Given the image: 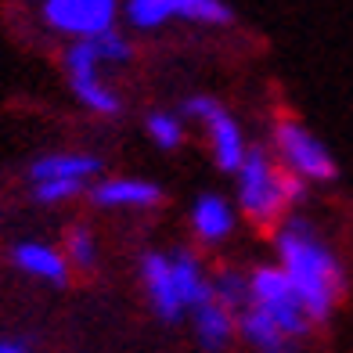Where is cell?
<instances>
[{"mask_svg":"<svg viewBox=\"0 0 353 353\" xmlns=\"http://www.w3.org/2000/svg\"><path fill=\"white\" fill-rule=\"evenodd\" d=\"M267 238H270V260L278 263L288 285L299 292L314 325L325 328L339 314V307L346 303V292H350V270H346L339 245L303 210L285 216Z\"/></svg>","mask_w":353,"mask_h":353,"instance_id":"6da1fadb","label":"cell"},{"mask_svg":"<svg viewBox=\"0 0 353 353\" xmlns=\"http://www.w3.org/2000/svg\"><path fill=\"white\" fill-rule=\"evenodd\" d=\"M314 317L278 263L256 260L245 267L242 303H238V346L249 353H303L314 339Z\"/></svg>","mask_w":353,"mask_h":353,"instance_id":"7a4b0ae2","label":"cell"},{"mask_svg":"<svg viewBox=\"0 0 353 353\" xmlns=\"http://www.w3.org/2000/svg\"><path fill=\"white\" fill-rule=\"evenodd\" d=\"M134 37L130 29H108V33L69 40L61 47V79L72 94V101L94 119L116 123L126 116V98L116 76L134 65Z\"/></svg>","mask_w":353,"mask_h":353,"instance_id":"3957f363","label":"cell"},{"mask_svg":"<svg viewBox=\"0 0 353 353\" xmlns=\"http://www.w3.org/2000/svg\"><path fill=\"white\" fill-rule=\"evenodd\" d=\"M137 285L155 321L184 325L210 292L213 267L195 245H152L137 256Z\"/></svg>","mask_w":353,"mask_h":353,"instance_id":"277c9868","label":"cell"},{"mask_svg":"<svg viewBox=\"0 0 353 353\" xmlns=\"http://www.w3.org/2000/svg\"><path fill=\"white\" fill-rule=\"evenodd\" d=\"M231 199L242 223L260 234H270L285 216H292L303 205L307 188L285 173V166L270 155L267 144H252L231 173Z\"/></svg>","mask_w":353,"mask_h":353,"instance_id":"5b68a950","label":"cell"},{"mask_svg":"<svg viewBox=\"0 0 353 353\" xmlns=\"http://www.w3.org/2000/svg\"><path fill=\"white\" fill-rule=\"evenodd\" d=\"M101 173L105 159L94 148H51L26 166V195L43 210L72 205L79 199L87 202V191Z\"/></svg>","mask_w":353,"mask_h":353,"instance_id":"8992f818","label":"cell"},{"mask_svg":"<svg viewBox=\"0 0 353 353\" xmlns=\"http://www.w3.org/2000/svg\"><path fill=\"white\" fill-rule=\"evenodd\" d=\"M184 112V119L191 126V137L202 141L210 163L220 170V173H234V166L245 159V152L252 148V137L245 130V123L234 116L231 105H223L216 94H205V90H195L176 105Z\"/></svg>","mask_w":353,"mask_h":353,"instance_id":"52a82bcc","label":"cell"},{"mask_svg":"<svg viewBox=\"0 0 353 353\" xmlns=\"http://www.w3.org/2000/svg\"><path fill=\"white\" fill-rule=\"evenodd\" d=\"M267 148L285 166V173L296 176L307 191L328 188L339 176V163H335V152L328 148V141L299 116H278L270 123Z\"/></svg>","mask_w":353,"mask_h":353,"instance_id":"ba28073f","label":"cell"},{"mask_svg":"<svg viewBox=\"0 0 353 353\" xmlns=\"http://www.w3.org/2000/svg\"><path fill=\"white\" fill-rule=\"evenodd\" d=\"M245 267H213L205 299L188 314L191 343L202 353H231L238 346V303H242Z\"/></svg>","mask_w":353,"mask_h":353,"instance_id":"9c48e42d","label":"cell"},{"mask_svg":"<svg viewBox=\"0 0 353 353\" xmlns=\"http://www.w3.org/2000/svg\"><path fill=\"white\" fill-rule=\"evenodd\" d=\"M231 22V0H123V29L130 33H163L170 26L228 29Z\"/></svg>","mask_w":353,"mask_h":353,"instance_id":"30bf717a","label":"cell"},{"mask_svg":"<svg viewBox=\"0 0 353 353\" xmlns=\"http://www.w3.org/2000/svg\"><path fill=\"white\" fill-rule=\"evenodd\" d=\"M87 205L108 216H152L166 205V188L144 173H101L87 191Z\"/></svg>","mask_w":353,"mask_h":353,"instance_id":"8fae6325","label":"cell"},{"mask_svg":"<svg viewBox=\"0 0 353 353\" xmlns=\"http://www.w3.org/2000/svg\"><path fill=\"white\" fill-rule=\"evenodd\" d=\"M40 22L61 40H87L123 22V0H40Z\"/></svg>","mask_w":353,"mask_h":353,"instance_id":"7c38bea8","label":"cell"},{"mask_svg":"<svg viewBox=\"0 0 353 353\" xmlns=\"http://www.w3.org/2000/svg\"><path fill=\"white\" fill-rule=\"evenodd\" d=\"M184 223L191 234V245L199 252L205 249H223L234 242L238 228H242V216H238V205L231 195H223L216 188H205L199 195H191L188 210H184Z\"/></svg>","mask_w":353,"mask_h":353,"instance_id":"4fadbf2b","label":"cell"},{"mask_svg":"<svg viewBox=\"0 0 353 353\" xmlns=\"http://www.w3.org/2000/svg\"><path fill=\"white\" fill-rule=\"evenodd\" d=\"M8 263L22 278L47 288H65L72 281V267L65 260V252H61L58 242H47V238H19V242H11Z\"/></svg>","mask_w":353,"mask_h":353,"instance_id":"5bb4252c","label":"cell"},{"mask_svg":"<svg viewBox=\"0 0 353 353\" xmlns=\"http://www.w3.org/2000/svg\"><path fill=\"white\" fill-rule=\"evenodd\" d=\"M141 134L155 152L173 155L191 141V126H188L181 108H148L141 116Z\"/></svg>","mask_w":353,"mask_h":353,"instance_id":"9a60e30c","label":"cell"},{"mask_svg":"<svg viewBox=\"0 0 353 353\" xmlns=\"http://www.w3.org/2000/svg\"><path fill=\"white\" fill-rule=\"evenodd\" d=\"M58 245H61V252H65L72 274H94V270L101 267V238L87 220L69 223Z\"/></svg>","mask_w":353,"mask_h":353,"instance_id":"2e32d148","label":"cell"},{"mask_svg":"<svg viewBox=\"0 0 353 353\" xmlns=\"http://www.w3.org/2000/svg\"><path fill=\"white\" fill-rule=\"evenodd\" d=\"M0 353H33V346L19 335H0Z\"/></svg>","mask_w":353,"mask_h":353,"instance_id":"e0dca14e","label":"cell"}]
</instances>
